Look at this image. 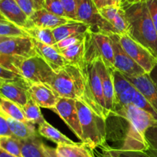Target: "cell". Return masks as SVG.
Returning a JSON list of instances; mask_svg holds the SVG:
<instances>
[{
    "label": "cell",
    "instance_id": "obj_1",
    "mask_svg": "<svg viewBox=\"0 0 157 157\" xmlns=\"http://www.w3.org/2000/svg\"><path fill=\"white\" fill-rule=\"evenodd\" d=\"M109 117L117 122V140L119 146L116 150L143 152L147 150L146 133L157 123L151 114L131 104L113 110Z\"/></svg>",
    "mask_w": 157,
    "mask_h": 157
},
{
    "label": "cell",
    "instance_id": "obj_2",
    "mask_svg": "<svg viewBox=\"0 0 157 157\" xmlns=\"http://www.w3.org/2000/svg\"><path fill=\"white\" fill-rule=\"evenodd\" d=\"M128 25V34L157 58V32L147 2L122 3Z\"/></svg>",
    "mask_w": 157,
    "mask_h": 157
},
{
    "label": "cell",
    "instance_id": "obj_3",
    "mask_svg": "<svg viewBox=\"0 0 157 157\" xmlns=\"http://www.w3.org/2000/svg\"><path fill=\"white\" fill-rule=\"evenodd\" d=\"M76 106L83 133L81 142L93 150L107 147V120L81 101H77Z\"/></svg>",
    "mask_w": 157,
    "mask_h": 157
},
{
    "label": "cell",
    "instance_id": "obj_4",
    "mask_svg": "<svg viewBox=\"0 0 157 157\" xmlns=\"http://www.w3.org/2000/svg\"><path fill=\"white\" fill-rule=\"evenodd\" d=\"M50 86L60 98L82 101L86 89L84 71L76 66L67 64L55 74Z\"/></svg>",
    "mask_w": 157,
    "mask_h": 157
},
{
    "label": "cell",
    "instance_id": "obj_5",
    "mask_svg": "<svg viewBox=\"0 0 157 157\" xmlns=\"http://www.w3.org/2000/svg\"><path fill=\"white\" fill-rule=\"evenodd\" d=\"M84 73L86 80V89L84 98L81 101L87 104L95 113L107 120L109 115L106 109L102 82L96 61L87 64Z\"/></svg>",
    "mask_w": 157,
    "mask_h": 157
},
{
    "label": "cell",
    "instance_id": "obj_6",
    "mask_svg": "<svg viewBox=\"0 0 157 157\" xmlns=\"http://www.w3.org/2000/svg\"><path fill=\"white\" fill-rule=\"evenodd\" d=\"M85 60L87 64L101 58L111 69L114 67V55L110 35L88 31L85 34Z\"/></svg>",
    "mask_w": 157,
    "mask_h": 157
},
{
    "label": "cell",
    "instance_id": "obj_7",
    "mask_svg": "<svg viewBox=\"0 0 157 157\" xmlns=\"http://www.w3.org/2000/svg\"><path fill=\"white\" fill-rule=\"evenodd\" d=\"M21 76L30 84H46L50 85L55 75L53 69L39 55L22 58L18 65Z\"/></svg>",
    "mask_w": 157,
    "mask_h": 157
},
{
    "label": "cell",
    "instance_id": "obj_8",
    "mask_svg": "<svg viewBox=\"0 0 157 157\" xmlns=\"http://www.w3.org/2000/svg\"><path fill=\"white\" fill-rule=\"evenodd\" d=\"M77 20L88 25L93 32L117 34L113 25L101 15L93 0H77Z\"/></svg>",
    "mask_w": 157,
    "mask_h": 157
},
{
    "label": "cell",
    "instance_id": "obj_9",
    "mask_svg": "<svg viewBox=\"0 0 157 157\" xmlns=\"http://www.w3.org/2000/svg\"><path fill=\"white\" fill-rule=\"evenodd\" d=\"M120 41L127 53L147 74L152 71L157 63V58L148 49L133 40L128 34L119 35Z\"/></svg>",
    "mask_w": 157,
    "mask_h": 157
},
{
    "label": "cell",
    "instance_id": "obj_10",
    "mask_svg": "<svg viewBox=\"0 0 157 157\" xmlns=\"http://www.w3.org/2000/svg\"><path fill=\"white\" fill-rule=\"evenodd\" d=\"M31 84L23 77H18L11 81L0 80L1 98L15 103L22 108L31 99Z\"/></svg>",
    "mask_w": 157,
    "mask_h": 157
},
{
    "label": "cell",
    "instance_id": "obj_11",
    "mask_svg": "<svg viewBox=\"0 0 157 157\" xmlns=\"http://www.w3.org/2000/svg\"><path fill=\"white\" fill-rule=\"evenodd\" d=\"M0 54L24 58L37 55L31 37L0 36Z\"/></svg>",
    "mask_w": 157,
    "mask_h": 157
},
{
    "label": "cell",
    "instance_id": "obj_12",
    "mask_svg": "<svg viewBox=\"0 0 157 157\" xmlns=\"http://www.w3.org/2000/svg\"><path fill=\"white\" fill-rule=\"evenodd\" d=\"M114 55V67L121 73L127 75H140L147 74L145 71L135 62L131 57L127 53L120 41L119 35H110Z\"/></svg>",
    "mask_w": 157,
    "mask_h": 157
},
{
    "label": "cell",
    "instance_id": "obj_13",
    "mask_svg": "<svg viewBox=\"0 0 157 157\" xmlns=\"http://www.w3.org/2000/svg\"><path fill=\"white\" fill-rule=\"evenodd\" d=\"M76 101V100L74 99L60 98L56 107L52 110L58 113L75 136L80 140H82L83 133L77 110Z\"/></svg>",
    "mask_w": 157,
    "mask_h": 157
},
{
    "label": "cell",
    "instance_id": "obj_14",
    "mask_svg": "<svg viewBox=\"0 0 157 157\" xmlns=\"http://www.w3.org/2000/svg\"><path fill=\"white\" fill-rule=\"evenodd\" d=\"M0 12L2 16L21 29H29L34 26L30 18L15 0H0Z\"/></svg>",
    "mask_w": 157,
    "mask_h": 157
},
{
    "label": "cell",
    "instance_id": "obj_15",
    "mask_svg": "<svg viewBox=\"0 0 157 157\" xmlns=\"http://www.w3.org/2000/svg\"><path fill=\"white\" fill-rule=\"evenodd\" d=\"M29 93L31 99L43 108L53 110L60 99L53 88L46 84H32Z\"/></svg>",
    "mask_w": 157,
    "mask_h": 157
},
{
    "label": "cell",
    "instance_id": "obj_16",
    "mask_svg": "<svg viewBox=\"0 0 157 157\" xmlns=\"http://www.w3.org/2000/svg\"><path fill=\"white\" fill-rule=\"evenodd\" d=\"M95 61L102 82L106 109L108 115H110L113 110L115 103L114 86H113L112 69L107 67L101 58H98Z\"/></svg>",
    "mask_w": 157,
    "mask_h": 157
},
{
    "label": "cell",
    "instance_id": "obj_17",
    "mask_svg": "<svg viewBox=\"0 0 157 157\" xmlns=\"http://www.w3.org/2000/svg\"><path fill=\"white\" fill-rule=\"evenodd\" d=\"M125 78L144 95L157 112V87L148 74L140 75H124Z\"/></svg>",
    "mask_w": 157,
    "mask_h": 157
},
{
    "label": "cell",
    "instance_id": "obj_18",
    "mask_svg": "<svg viewBox=\"0 0 157 157\" xmlns=\"http://www.w3.org/2000/svg\"><path fill=\"white\" fill-rule=\"evenodd\" d=\"M35 44V48L37 55L42 58L49 66L57 73L67 64V61L61 53L54 46L41 43L38 40L32 38Z\"/></svg>",
    "mask_w": 157,
    "mask_h": 157
},
{
    "label": "cell",
    "instance_id": "obj_19",
    "mask_svg": "<svg viewBox=\"0 0 157 157\" xmlns=\"http://www.w3.org/2000/svg\"><path fill=\"white\" fill-rule=\"evenodd\" d=\"M30 19L35 27L48 29L52 30L71 21V19L68 18L55 15L44 9V8L35 11V13L30 17Z\"/></svg>",
    "mask_w": 157,
    "mask_h": 157
},
{
    "label": "cell",
    "instance_id": "obj_20",
    "mask_svg": "<svg viewBox=\"0 0 157 157\" xmlns=\"http://www.w3.org/2000/svg\"><path fill=\"white\" fill-rule=\"evenodd\" d=\"M85 39V38H84ZM67 61V64L76 66L84 71L87 67L85 60V41L78 42L60 52Z\"/></svg>",
    "mask_w": 157,
    "mask_h": 157
},
{
    "label": "cell",
    "instance_id": "obj_21",
    "mask_svg": "<svg viewBox=\"0 0 157 157\" xmlns=\"http://www.w3.org/2000/svg\"><path fill=\"white\" fill-rule=\"evenodd\" d=\"M90 27L87 24L79 21L71 20L69 22L54 29L53 33L55 35V40L57 42L72 35H84L88 31H90Z\"/></svg>",
    "mask_w": 157,
    "mask_h": 157
},
{
    "label": "cell",
    "instance_id": "obj_22",
    "mask_svg": "<svg viewBox=\"0 0 157 157\" xmlns=\"http://www.w3.org/2000/svg\"><path fill=\"white\" fill-rule=\"evenodd\" d=\"M4 117L9 123L13 136L18 138V140H27L38 135L35 124L30 122H22V121H16L8 117Z\"/></svg>",
    "mask_w": 157,
    "mask_h": 157
},
{
    "label": "cell",
    "instance_id": "obj_23",
    "mask_svg": "<svg viewBox=\"0 0 157 157\" xmlns=\"http://www.w3.org/2000/svg\"><path fill=\"white\" fill-rule=\"evenodd\" d=\"M56 150L62 157H95L93 150L83 143L60 144L56 147Z\"/></svg>",
    "mask_w": 157,
    "mask_h": 157
},
{
    "label": "cell",
    "instance_id": "obj_24",
    "mask_svg": "<svg viewBox=\"0 0 157 157\" xmlns=\"http://www.w3.org/2000/svg\"><path fill=\"white\" fill-rule=\"evenodd\" d=\"M38 133L43 137L55 143L57 145L75 144L74 141L61 133L59 130H57L55 127L51 125L46 121L41 125L38 126Z\"/></svg>",
    "mask_w": 157,
    "mask_h": 157
},
{
    "label": "cell",
    "instance_id": "obj_25",
    "mask_svg": "<svg viewBox=\"0 0 157 157\" xmlns=\"http://www.w3.org/2000/svg\"><path fill=\"white\" fill-rule=\"evenodd\" d=\"M21 142L22 157H45L41 148L43 142L38 135Z\"/></svg>",
    "mask_w": 157,
    "mask_h": 157
},
{
    "label": "cell",
    "instance_id": "obj_26",
    "mask_svg": "<svg viewBox=\"0 0 157 157\" xmlns=\"http://www.w3.org/2000/svg\"><path fill=\"white\" fill-rule=\"evenodd\" d=\"M0 114L16 121L29 122L25 117L22 108L19 105L3 98H1L0 102Z\"/></svg>",
    "mask_w": 157,
    "mask_h": 157
},
{
    "label": "cell",
    "instance_id": "obj_27",
    "mask_svg": "<svg viewBox=\"0 0 157 157\" xmlns=\"http://www.w3.org/2000/svg\"><path fill=\"white\" fill-rule=\"evenodd\" d=\"M31 38L38 40V41L48 45L54 46L57 43L54 35L53 30L48 29H42L33 26L29 29H25Z\"/></svg>",
    "mask_w": 157,
    "mask_h": 157
},
{
    "label": "cell",
    "instance_id": "obj_28",
    "mask_svg": "<svg viewBox=\"0 0 157 157\" xmlns=\"http://www.w3.org/2000/svg\"><path fill=\"white\" fill-rule=\"evenodd\" d=\"M25 117L29 122L38 126L45 121L44 117L41 114L40 107L33 101L30 99L27 104L22 107Z\"/></svg>",
    "mask_w": 157,
    "mask_h": 157
},
{
    "label": "cell",
    "instance_id": "obj_29",
    "mask_svg": "<svg viewBox=\"0 0 157 157\" xmlns=\"http://www.w3.org/2000/svg\"><path fill=\"white\" fill-rule=\"evenodd\" d=\"M0 36L4 37H30L24 29L13 24L1 15Z\"/></svg>",
    "mask_w": 157,
    "mask_h": 157
},
{
    "label": "cell",
    "instance_id": "obj_30",
    "mask_svg": "<svg viewBox=\"0 0 157 157\" xmlns=\"http://www.w3.org/2000/svg\"><path fill=\"white\" fill-rule=\"evenodd\" d=\"M0 149L16 157H22L21 140L15 136L0 137Z\"/></svg>",
    "mask_w": 157,
    "mask_h": 157
},
{
    "label": "cell",
    "instance_id": "obj_31",
    "mask_svg": "<svg viewBox=\"0 0 157 157\" xmlns=\"http://www.w3.org/2000/svg\"><path fill=\"white\" fill-rule=\"evenodd\" d=\"M113 86H114L115 99L124 93L132 85L131 83L125 78L124 74L117 69H112Z\"/></svg>",
    "mask_w": 157,
    "mask_h": 157
},
{
    "label": "cell",
    "instance_id": "obj_32",
    "mask_svg": "<svg viewBox=\"0 0 157 157\" xmlns=\"http://www.w3.org/2000/svg\"><path fill=\"white\" fill-rule=\"evenodd\" d=\"M146 140L148 147L144 153L150 157H157V123L147 130Z\"/></svg>",
    "mask_w": 157,
    "mask_h": 157
},
{
    "label": "cell",
    "instance_id": "obj_33",
    "mask_svg": "<svg viewBox=\"0 0 157 157\" xmlns=\"http://www.w3.org/2000/svg\"><path fill=\"white\" fill-rule=\"evenodd\" d=\"M132 104L136 106L138 108L147 112L148 113L151 114L153 117L157 121V112L154 108L152 107L151 104L148 102L145 97L136 89L134 95H133V101H132Z\"/></svg>",
    "mask_w": 157,
    "mask_h": 157
},
{
    "label": "cell",
    "instance_id": "obj_34",
    "mask_svg": "<svg viewBox=\"0 0 157 157\" xmlns=\"http://www.w3.org/2000/svg\"><path fill=\"white\" fill-rule=\"evenodd\" d=\"M43 8L58 16L67 18L61 0H44Z\"/></svg>",
    "mask_w": 157,
    "mask_h": 157
},
{
    "label": "cell",
    "instance_id": "obj_35",
    "mask_svg": "<svg viewBox=\"0 0 157 157\" xmlns=\"http://www.w3.org/2000/svg\"><path fill=\"white\" fill-rule=\"evenodd\" d=\"M84 38H85V34L79 35H72V36L67 37V38L57 42L54 45V47L60 52L64 49L67 48L71 47V46L74 45V44H77V43L84 41Z\"/></svg>",
    "mask_w": 157,
    "mask_h": 157
},
{
    "label": "cell",
    "instance_id": "obj_36",
    "mask_svg": "<svg viewBox=\"0 0 157 157\" xmlns=\"http://www.w3.org/2000/svg\"><path fill=\"white\" fill-rule=\"evenodd\" d=\"M15 1L29 18L35 13V11L42 9L34 0H15Z\"/></svg>",
    "mask_w": 157,
    "mask_h": 157
},
{
    "label": "cell",
    "instance_id": "obj_37",
    "mask_svg": "<svg viewBox=\"0 0 157 157\" xmlns=\"http://www.w3.org/2000/svg\"><path fill=\"white\" fill-rule=\"evenodd\" d=\"M67 18L74 21L77 20V0H61Z\"/></svg>",
    "mask_w": 157,
    "mask_h": 157
},
{
    "label": "cell",
    "instance_id": "obj_38",
    "mask_svg": "<svg viewBox=\"0 0 157 157\" xmlns=\"http://www.w3.org/2000/svg\"><path fill=\"white\" fill-rule=\"evenodd\" d=\"M108 147L111 154L114 157H150L143 151H121Z\"/></svg>",
    "mask_w": 157,
    "mask_h": 157
},
{
    "label": "cell",
    "instance_id": "obj_39",
    "mask_svg": "<svg viewBox=\"0 0 157 157\" xmlns=\"http://www.w3.org/2000/svg\"><path fill=\"white\" fill-rule=\"evenodd\" d=\"M13 136L7 120L4 116L0 114V137H11Z\"/></svg>",
    "mask_w": 157,
    "mask_h": 157
},
{
    "label": "cell",
    "instance_id": "obj_40",
    "mask_svg": "<svg viewBox=\"0 0 157 157\" xmlns=\"http://www.w3.org/2000/svg\"><path fill=\"white\" fill-rule=\"evenodd\" d=\"M147 3L149 10H150L153 25H154L157 32V0H148Z\"/></svg>",
    "mask_w": 157,
    "mask_h": 157
},
{
    "label": "cell",
    "instance_id": "obj_41",
    "mask_svg": "<svg viewBox=\"0 0 157 157\" xmlns=\"http://www.w3.org/2000/svg\"><path fill=\"white\" fill-rule=\"evenodd\" d=\"M1 68V73H0V80H4V81H11V80L16 79L18 77H22L18 74L15 73L14 71L8 69L4 68L2 67H0Z\"/></svg>",
    "mask_w": 157,
    "mask_h": 157
},
{
    "label": "cell",
    "instance_id": "obj_42",
    "mask_svg": "<svg viewBox=\"0 0 157 157\" xmlns=\"http://www.w3.org/2000/svg\"><path fill=\"white\" fill-rule=\"evenodd\" d=\"M41 148H42L43 153H44L45 157H62L58 154L56 150V148L55 149L48 147V146L45 145L44 143L41 145Z\"/></svg>",
    "mask_w": 157,
    "mask_h": 157
},
{
    "label": "cell",
    "instance_id": "obj_43",
    "mask_svg": "<svg viewBox=\"0 0 157 157\" xmlns=\"http://www.w3.org/2000/svg\"><path fill=\"white\" fill-rule=\"evenodd\" d=\"M109 6H113V0H98V2L97 4V7L98 8V9Z\"/></svg>",
    "mask_w": 157,
    "mask_h": 157
},
{
    "label": "cell",
    "instance_id": "obj_44",
    "mask_svg": "<svg viewBox=\"0 0 157 157\" xmlns=\"http://www.w3.org/2000/svg\"><path fill=\"white\" fill-rule=\"evenodd\" d=\"M148 75H150V78H151L153 82L154 83V84L157 87V63L156 66L154 67V68H153V70H152V71L150 72V74H148Z\"/></svg>",
    "mask_w": 157,
    "mask_h": 157
},
{
    "label": "cell",
    "instance_id": "obj_45",
    "mask_svg": "<svg viewBox=\"0 0 157 157\" xmlns=\"http://www.w3.org/2000/svg\"><path fill=\"white\" fill-rule=\"evenodd\" d=\"M147 1H148V0H123L122 3H136V2H147Z\"/></svg>",
    "mask_w": 157,
    "mask_h": 157
},
{
    "label": "cell",
    "instance_id": "obj_46",
    "mask_svg": "<svg viewBox=\"0 0 157 157\" xmlns=\"http://www.w3.org/2000/svg\"><path fill=\"white\" fill-rule=\"evenodd\" d=\"M0 157H16V156H12V155L6 153V151H4L3 150H1V149H0Z\"/></svg>",
    "mask_w": 157,
    "mask_h": 157
},
{
    "label": "cell",
    "instance_id": "obj_47",
    "mask_svg": "<svg viewBox=\"0 0 157 157\" xmlns=\"http://www.w3.org/2000/svg\"><path fill=\"white\" fill-rule=\"evenodd\" d=\"M123 0H113V5L117 7H121V4H122Z\"/></svg>",
    "mask_w": 157,
    "mask_h": 157
},
{
    "label": "cell",
    "instance_id": "obj_48",
    "mask_svg": "<svg viewBox=\"0 0 157 157\" xmlns=\"http://www.w3.org/2000/svg\"><path fill=\"white\" fill-rule=\"evenodd\" d=\"M38 6H40L41 8H43V6H44V0H34Z\"/></svg>",
    "mask_w": 157,
    "mask_h": 157
},
{
    "label": "cell",
    "instance_id": "obj_49",
    "mask_svg": "<svg viewBox=\"0 0 157 157\" xmlns=\"http://www.w3.org/2000/svg\"><path fill=\"white\" fill-rule=\"evenodd\" d=\"M93 1L94 2L95 4H96V6H97V4H98V0H93Z\"/></svg>",
    "mask_w": 157,
    "mask_h": 157
}]
</instances>
